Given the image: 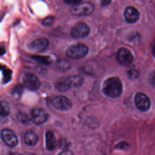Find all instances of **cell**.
Listing matches in <instances>:
<instances>
[{
	"mask_svg": "<svg viewBox=\"0 0 155 155\" xmlns=\"http://www.w3.org/2000/svg\"><path fill=\"white\" fill-rule=\"evenodd\" d=\"M148 81L152 86L155 87V71H153L149 74Z\"/></svg>",
	"mask_w": 155,
	"mask_h": 155,
	"instance_id": "44dd1931",
	"label": "cell"
},
{
	"mask_svg": "<svg viewBox=\"0 0 155 155\" xmlns=\"http://www.w3.org/2000/svg\"><path fill=\"white\" fill-rule=\"evenodd\" d=\"M49 45L48 40L45 38H40L35 39L31 44V48L37 51L41 52L45 50Z\"/></svg>",
	"mask_w": 155,
	"mask_h": 155,
	"instance_id": "7c38bea8",
	"label": "cell"
},
{
	"mask_svg": "<svg viewBox=\"0 0 155 155\" xmlns=\"http://www.w3.org/2000/svg\"><path fill=\"white\" fill-rule=\"evenodd\" d=\"M116 59L120 64L128 65L133 61V56L128 49L121 48L117 51Z\"/></svg>",
	"mask_w": 155,
	"mask_h": 155,
	"instance_id": "ba28073f",
	"label": "cell"
},
{
	"mask_svg": "<svg viewBox=\"0 0 155 155\" xmlns=\"http://www.w3.org/2000/svg\"><path fill=\"white\" fill-rule=\"evenodd\" d=\"M58 155H73V153L70 150H64L61 151Z\"/></svg>",
	"mask_w": 155,
	"mask_h": 155,
	"instance_id": "d4e9b609",
	"label": "cell"
},
{
	"mask_svg": "<svg viewBox=\"0 0 155 155\" xmlns=\"http://www.w3.org/2000/svg\"><path fill=\"white\" fill-rule=\"evenodd\" d=\"M55 21V18L53 16H48L44 18L42 22V24L47 27H50L51 26Z\"/></svg>",
	"mask_w": 155,
	"mask_h": 155,
	"instance_id": "d6986e66",
	"label": "cell"
},
{
	"mask_svg": "<svg viewBox=\"0 0 155 155\" xmlns=\"http://www.w3.org/2000/svg\"><path fill=\"white\" fill-rule=\"evenodd\" d=\"M24 140L26 144L32 146L35 145L38 140V136L33 130H28L24 135Z\"/></svg>",
	"mask_w": 155,
	"mask_h": 155,
	"instance_id": "4fadbf2b",
	"label": "cell"
},
{
	"mask_svg": "<svg viewBox=\"0 0 155 155\" xmlns=\"http://www.w3.org/2000/svg\"><path fill=\"white\" fill-rule=\"evenodd\" d=\"M22 81L24 86L27 89L32 91L37 90L41 85V81L39 78L35 74L30 73L24 74Z\"/></svg>",
	"mask_w": 155,
	"mask_h": 155,
	"instance_id": "5b68a950",
	"label": "cell"
},
{
	"mask_svg": "<svg viewBox=\"0 0 155 155\" xmlns=\"http://www.w3.org/2000/svg\"><path fill=\"white\" fill-rule=\"evenodd\" d=\"M35 60L38 61L39 62H41L42 64H47L49 63L48 61V58H47L46 57H43V56H35L33 57Z\"/></svg>",
	"mask_w": 155,
	"mask_h": 155,
	"instance_id": "7402d4cb",
	"label": "cell"
},
{
	"mask_svg": "<svg viewBox=\"0 0 155 155\" xmlns=\"http://www.w3.org/2000/svg\"><path fill=\"white\" fill-rule=\"evenodd\" d=\"M71 88H78L84 83V78L80 75H72L67 77Z\"/></svg>",
	"mask_w": 155,
	"mask_h": 155,
	"instance_id": "2e32d148",
	"label": "cell"
},
{
	"mask_svg": "<svg viewBox=\"0 0 155 155\" xmlns=\"http://www.w3.org/2000/svg\"><path fill=\"white\" fill-rule=\"evenodd\" d=\"M46 147L48 150H53L56 148V141L53 131L48 130L45 134Z\"/></svg>",
	"mask_w": 155,
	"mask_h": 155,
	"instance_id": "9a60e30c",
	"label": "cell"
},
{
	"mask_svg": "<svg viewBox=\"0 0 155 155\" xmlns=\"http://www.w3.org/2000/svg\"><path fill=\"white\" fill-rule=\"evenodd\" d=\"M88 52V48L85 44L77 43L70 45L65 51V54L69 58L78 59L85 57Z\"/></svg>",
	"mask_w": 155,
	"mask_h": 155,
	"instance_id": "7a4b0ae2",
	"label": "cell"
},
{
	"mask_svg": "<svg viewBox=\"0 0 155 155\" xmlns=\"http://www.w3.org/2000/svg\"><path fill=\"white\" fill-rule=\"evenodd\" d=\"M55 88L59 91L65 92L71 88L67 77L58 79L55 82Z\"/></svg>",
	"mask_w": 155,
	"mask_h": 155,
	"instance_id": "5bb4252c",
	"label": "cell"
},
{
	"mask_svg": "<svg viewBox=\"0 0 155 155\" xmlns=\"http://www.w3.org/2000/svg\"><path fill=\"white\" fill-rule=\"evenodd\" d=\"M124 17L128 23H134L139 18V13L134 7L129 6L124 11Z\"/></svg>",
	"mask_w": 155,
	"mask_h": 155,
	"instance_id": "8fae6325",
	"label": "cell"
},
{
	"mask_svg": "<svg viewBox=\"0 0 155 155\" xmlns=\"http://www.w3.org/2000/svg\"><path fill=\"white\" fill-rule=\"evenodd\" d=\"M18 119L24 124H27L30 122V118L27 114L21 113L18 115Z\"/></svg>",
	"mask_w": 155,
	"mask_h": 155,
	"instance_id": "ffe728a7",
	"label": "cell"
},
{
	"mask_svg": "<svg viewBox=\"0 0 155 155\" xmlns=\"http://www.w3.org/2000/svg\"><path fill=\"white\" fill-rule=\"evenodd\" d=\"M1 136L4 142L8 147H13L18 144V137L12 130L8 128H4L2 130Z\"/></svg>",
	"mask_w": 155,
	"mask_h": 155,
	"instance_id": "30bf717a",
	"label": "cell"
},
{
	"mask_svg": "<svg viewBox=\"0 0 155 155\" xmlns=\"http://www.w3.org/2000/svg\"><path fill=\"white\" fill-rule=\"evenodd\" d=\"M127 145L129 146L127 142H120L116 147H117V148L123 149L124 148H127Z\"/></svg>",
	"mask_w": 155,
	"mask_h": 155,
	"instance_id": "484cf974",
	"label": "cell"
},
{
	"mask_svg": "<svg viewBox=\"0 0 155 155\" xmlns=\"http://www.w3.org/2000/svg\"><path fill=\"white\" fill-rule=\"evenodd\" d=\"M9 114L10 108L7 104L3 101H0V115L1 116L5 117Z\"/></svg>",
	"mask_w": 155,
	"mask_h": 155,
	"instance_id": "ac0fdd59",
	"label": "cell"
},
{
	"mask_svg": "<svg viewBox=\"0 0 155 155\" xmlns=\"http://www.w3.org/2000/svg\"><path fill=\"white\" fill-rule=\"evenodd\" d=\"M11 71L8 69L4 71V81L8 82L11 79Z\"/></svg>",
	"mask_w": 155,
	"mask_h": 155,
	"instance_id": "603a6c76",
	"label": "cell"
},
{
	"mask_svg": "<svg viewBox=\"0 0 155 155\" xmlns=\"http://www.w3.org/2000/svg\"><path fill=\"white\" fill-rule=\"evenodd\" d=\"M111 2V1H102L101 2V4H102V5H108Z\"/></svg>",
	"mask_w": 155,
	"mask_h": 155,
	"instance_id": "83f0119b",
	"label": "cell"
},
{
	"mask_svg": "<svg viewBox=\"0 0 155 155\" xmlns=\"http://www.w3.org/2000/svg\"><path fill=\"white\" fill-rule=\"evenodd\" d=\"M139 74V73L136 70L134 69H131L130 70L128 71V76H129L130 78H136Z\"/></svg>",
	"mask_w": 155,
	"mask_h": 155,
	"instance_id": "cb8c5ba5",
	"label": "cell"
},
{
	"mask_svg": "<svg viewBox=\"0 0 155 155\" xmlns=\"http://www.w3.org/2000/svg\"><path fill=\"white\" fill-rule=\"evenodd\" d=\"M93 5L89 2H82L71 6L70 13L74 16H84L90 15L94 12Z\"/></svg>",
	"mask_w": 155,
	"mask_h": 155,
	"instance_id": "3957f363",
	"label": "cell"
},
{
	"mask_svg": "<svg viewBox=\"0 0 155 155\" xmlns=\"http://www.w3.org/2000/svg\"><path fill=\"white\" fill-rule=\"evenodd\" d=\"M134 103L136 107L140 111H146L149 110L151 102L149 97L143 93H137L134 97Z\"/></svg>",
	"mask_w": 155,
	"mask_h": 155,
	"instance_id": "8992f818",
	"label": "cell"
},
{
	"mask_svg": "<svg viewBox=\"0 0 155 155\" xmlns=\"http://www.w3.org/2000/svg\"><path fill=\"white\" fill-rule=\"evenodd\" d=\"M151 52L153 56L155 58V38L153 39L151 43Z\"/></svg>",
	"mask_w": 155,
	"mask_h": 155,
	"instance_id": "4316f807",
	"label": "cell"
},
{
	"mask_svg": "<svg viewBox=\"0 0 155 155\" xmlns=\"http://www.w3.org/2000/svg\"><path fill=\"white\" fill-rule=\"evenodd\" d=\"M71 66H72L71 63L69 61L64 59L59 60L57 62L56 65L57 69L63 71L70 70L71 68Z\"/></svg>",
	"mask_w": 155,
	"mask_h": 155,
	"instance_id": "e0dca14e",
	"label": "cell"
},
{
	"mask_svg": "<svg viewBox=\"0 0 155 155\" xmlns=\"http://www.w3.org/2000/svg\"><path fill=\"white\" fill-rule=\"evenodd\" d=\"M31 117L35 124L41 125L47 120L48 114L43 108L36 107L31 110Z\"/></svg>",
	"mask_w": 155,
	"mask_h": 155,
	"instance_id": "9c48e42d",
	"label": "cell"
},
{
	"mask_svg": "<svg viewBox=\"0 0 155 155\" xmlns=\"http://www.w3.org/2000/svg\"><path fill=\"white\" fill-rule=\"evenodd\" d=\"M90 32L89 26L84 22H79L74 25L70 31V35L74 38L86 37Z\"/></svg>",
	"mask_w": 155,
	"mask_h": 155,
	"instance_id": "277c9868",
	"label": "cell"
},
{
	"mask_svg": "<svg viewBox=\"0 0 155 155\" xmlns=\"http://www.w3.org/2000/svg\"><path fill=\"white\" fill-rule=\"evenodd\" d=\"M10 155H21V154L19 153H11L10 154Z\"/></svg>",
	"mask_w": 155,
	"mask_h": 155,
	"instance_id": "f1b7e54d",
	"label": "cell"
},
{
	"mask_svg": "<svg viewBox=\"0 0 155 155\" xmlns=\"http://www.w3.org/2000/svg\"><path fill=\"white\" fill-rule=\"evenodd\" d=\"M102 91L110 97H117L122 92V83L117 77L107 79L102 85Z\"/></svg>",
	"mask_w": 155,
	"mask_h": 155,
	"instance_id": "6da1fadb",
	"label": "cell"
},
{
	"mask_svg": "<svg viewBox=\"0 0 155 155\" xmlns=\"http://www.w3.org/2000/svg\"><path fill=\"white\" fill-rule=\"evenodd\" d=\"M51 104L57 110L61 111L68 110L71 107V102L64 96H57L52 99Z\"/></svg>",
	"mask_w": 155,
	"mask_h": 155,
	"instance_id": "52a82bcc",
	"label": "cell"
}]
</instances>
